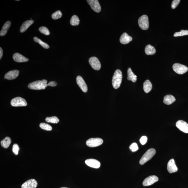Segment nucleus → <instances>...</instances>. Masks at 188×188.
Returning <instances> with one entry per match:
<instances>
[{
  "label": "nucleus",
  "mask_w": 188,
  "mask_h": 188,
  "mask_svg": "<svg viewBox=\"0 0 188 188\" xmlns=\"http://www.w3.org/2000/svg\"><path fill=\"white\" fill-rule=\"evenodd\" d=\"M156 150L154 148H152L148 150L140 160L139 163L141 165L144 164L145 163L151 159L156 154Z\"/></svg>",
  "instance_id": "obj_3"
},
{
  "label": "nucleus",
  "mask_w": 188,
  "mask_h": 188,
  "mask_svg": "<svg viewBox=\"0 0 188 188\" xmlns=\"http://www.w3.org/2000/svg\"><path fill=\"white\" fill-rule=\"evenodd\" d=\"M188 35V31L187 30H181V31L178 32H176L174 34L173 36L175 37L179 36H184Z\"/></svg>",
  "instance_id": "obj_30"
},
{
  "label": "nucleus",
  "mask_w": 188,
  "mask_h": 188,
  "mask_svg": "<svg viewBox=\"0 0 188 188\" xmlns=\"http://www.w3.org/2000/svg\"><path fill=\"white\" fill-rule=\"evenodd\" d=\"M20 148L18 145L15 144L13 145L12 147V151L14 154L17 155L18 154Z\"/></svg>",
  "instance_id": "obj_33"
},
{
  "label": "nucleus",
  "mask_w": 188,
  "mask_h": 188,
  "mask_svg": "<svg viewBox=\"0 0 188 188\" xmlns=\"http://www.w3.org/2000/svg\"><path fill=\"white\" fill-rule=\"evenodd\" d=\"M76 82L78 86L84 92H87L88 88L86 83L81 76H78L76 78Z\"/></svg>",
  "instance_id": "obj_11"
},
{
  "label": "nucleus",
  "mask_w": 188,
  "mask_h": 188,
  "mask_svg": "<svg viewBox=\"0 0 188 188\" xmlns=\"http://www.w3.org/2000/svg\"><path fill=\"white\" fill-rule=\"evenodd\" d=\"M57 85V82L54 81L50 82L48 84V86H49L53 87L56 86Z\"/></svg>",
  "instance_id": "obj_37"
},
{
  "label": "nucleus",
  "mask_w": 188,
  "mask_h": 188,
  "mask_svg": "<svg viewBox=\"0 0 188 188\" xmlns=\"http://www.w3.org/2000/svg\"><path fill=\"white\" fill-rule=\"evenodd\" d=\"M147 138L146 136H143L140 139V142L141 144L144 145L146 144L147 142Z\"/></svg>",
  "instance_id": "obj_36"
},
{
  "label": "nucleus",
  "mask_w": 188,
  "mask_h": 188,
  "mask_svg": "<svg viewBox=\"0 0 188 188\" xmlns=\"http://www.w3.org/2000/svg\"><path fill=\"white\" fill-rule=\"evenodd\" d=\"M122 79V71L119 69L116 70L113 76L112 80L113 87L115 89H117L120 87Z\"/></svg>",
  "instance_id": "obj_2"
},
{
  "label": "nucleus",
  "mask_w": 188,
  "mask_h": 188,
  "mask_svg": "<svg viewBox=\"0 0 188 188\" xmlns=\"http://www.w3.org/2000/svg\"><path fill=\"white\" fill-rule=\"evenodd\" d=\"M47 82V80H37L29 84L28 87L29 88L34 90L44 89L48 86Z\"/></svg>",
  "instance_id": "obj_1"
},
{
  "label": "nucleus",
  "mask_w": 188,
  "mask_h": 188,
  "mask_svg": "<svg viewBox=\"0 0 188 188\" xmlns=\"http://www.w3.org/2000/svg\"><path fill=\"white\" fill-rule=\"evenodd\" d=\"M62 14L60 10H58L54 13L52 15V17L54 20H57L60 18L62 17Z\"/></svg>",
  "instance_id": "obj_31"
},
{
  "label": "nucleus",
  "mask_w": 188,
  "mask_h": 188,
  "mask_svg": "<svg viewBox=\"0 0 188 188\" xmlns=\"http://www.w3.org/2000/svg\"><path fill=\"white\" fill-rule=\"evenodd\" d=\"M3 50L1 48H0V59H1L3 55Z\"/></svg>",
  "instance_id": "obj_38"
},
{
  "label": "nucleus",
  "mask_w": 188,
  "mask_h": 188,
  "mask_svg": "<svg viewBox=\"0 0 188 188\" xmlns=\"http://www.w3.org/2000/svg\"><path fill=\"white\" fill-rule=\"evenodd\" d=\"M39 126L42 129L47 131H51L52 129V128L51 125L49 124L44 123H40Z\"/></svg>",
  "instance_id": "obj_29"
},
{
  "label": "nucleus",
  "mask_w": 188,
  "mask_h": 188,
  "mask_svg": "<svg viewBox=\"0 0 188 188\" xmlns=\"http://www.w3.org/2000/svg\"><path fill=\"white\" fill-rule=\"evenodd\" d=\"M11 22L10 21H7L3 24L2 28L0 32V36H4L6 35L9 29L11 26Z\"/></svg>",
  "instance_id": "obj_20"
},
{
  "label": "nucleus",
  "mask_w": 188,
  "mask_h": 188,
  "mask_svg": "<svg viewBox=\"0 0 188 188\" xmlns=\"http://www.w3.org/2000/svg\"><path fill=\"white\" fill-rule=\"evenodd\" d=\"M19 71L17 70H14L8 71L5 75V79L8 80H11L15 79L18 76Z\"/></svg>",
  "instance_id": "obj_15"
},
{
  "label": "nucleus",
  "mask_w": 188,
  "mask_h": 188,
  "mask_svg": "<svg viewBox=\"0 0 188 188\" xmlns=\"http://www.w3.org/2000/svg\"><path fill=\"white\" fill-rule=\"evenodd\" d=\"M103 143V140L100 138H91L87 140L86 141V144L89 147H96L101 145Z\"/></svg>",
  "instance_id": "obj_5"
},
{
  "label": "nucleus",
  "mask_w": 188,
  "mask_h": 188,
  "mask_svg": "<svg viewBox=\"0 0 188 188\" xmlns=\"http://www.w3.org/2000/svg\"><path fill=\"white\" fill-rule=\"evenodd\" d=\"M13 58L15 62H26L29 61L28 58L18 53L14 54L13 56Z\"/></svg>",
  "instance_id": "obj_17"
},
{
  "label": "nucleus",
  "mask_w": 188,
  "mask_h": 188,
  "mask_svg": "<svg viewBox=\"0 0 188 188\" xmlns=\"http://www.w3.org/2000/svg\"><path fill=\"white\" fill-rule=\"evenodd\" d=\"M128 80H131L132 82H135L137 80V76L134 74L131 68H129L128 70Z\"/></svg>",
  "instance_id": "obj_23"
},
{
  "label": "nucleus",
  "mask_w": 188,
  "mask_h": 188,
  "mask_svg": "<svg viewBox=\"0 0 188 188\" xmlns=\"http://www.w3.org/2000/svg\"><path fill=\"white\" fill-rule=\"evenodd\" d=\"M34 40L35 42L38 43L39 44L41 45L44 49H48L50 48L49 46L47 43L43 42L40 39L36 37H35L34 38Z\"/></svg>",
  "instance_id": "obj_27"
},
{
  "label": "nucleus",
  "mask_w": 188,
  "mask_h": 188,
  "mask_svg": "<svg viewBox=\"0 0 188 188\" xmlns=\"http://www.w3.org/2000/svg\"><path fill=\"white\" fill-rule=\"evenodd\" d=\"M87 1L94 12L99 13L101 11V6L98 0H87Z\"/></svg>",
  "instance_id": "obj_9"
},
{
  "label": "nucleus",
  "mask_w": 188,
  "mask_h": 188,
  "mask_svg": "<svg viewBox=\"0 0 188 188\" xmlns=\"http://www.w3.org/2000/svg\"><path fill=\"white\" fill-rule=\"evenodd\" d=\"M176 126L181 131L185 133H188V124L186 122L179 120L176 122Z\"/></svg>",
  "instance_id": "obj_12"
},
{
  "label": "nucleus",
  "mask_w": 188,
  "mask_h": 188,
  "mask_svg": "<svg viewBox=\"0 0 188 188\" xmlns=\"http://www.w3.org/2000/svg\"><path fill=\"white\" fill-rule=\"evenodd\" d=\"M175 101V98L171 95H167L164 98V103L166 105H171Z\"/></svg>",
  "instance_id": "obj_21"
},
{
  "label": "nucleus",
  "mask_w": 188,
  "mask_h": 188,
  "mask_svg": "<svg viewBox=\"0 0 188 188\" xmlns=\"http://www.w3.org/2000/svg\"><path fill=\"white\" fill-rule=\"evenodd\" d=\"M167 169L169 173H171L176 172L178 171V168L175 164V160L173 159H171L168 162Z\"/></svg>",
  "instance_id": "obj_14"
},
{
  "label": "nucleus",
  "mask_w": 188,
  "mask_h": 188,
  "mask_svg": "<svg viewBox=\"0 0 188 188\" xmlns=\"http://www.w3.org/2000/svg\"><path fill=\"white\" fill-rule=\"evenodd\" d=\"M60 188H69L66 187H61Z\"/></svg>",
  "instance_id": "obj_39"
},
{
  "label": "nucleus",
  "mask_w": 188,
  "mask_h": 188,
  "mask_svg": "<svg viewBox=\"0 0 188 188\" xmlns=\"http://www.w3.org/2000/svg\"><path fill=\"white\" fill-rule=\"evenodd\" d=\"M10 104L13 107L26 106L27 105L26 100L20 97H15L13 99Z\"/></svg>",
  "instance_id": "obj_6"
},
{
  "label": "nucleus",
  "mask_w": 188,
  "mask_h": 188,
  "mask_svg": "<svg viewBox=\"0 0 188 188\" xmlns=\"http://www.w3.org/2000/svg\"><path fill=\"white\" fill-rule=\"evenodd\" d=\"M38 183L35 179H30L27 181L21 186L22 188H36L37 187Z\"/></svg>",
  "instance_id": "obj_13"
},
{
  "label": "nucleus",
  "mask_w": 188,
  "mask_h": 188,
  "mask_svg": "<svg viewBox=\"0 0 188 188\" xmlns=\"http://www.w3.org/2000/svg\"><path fill=\"white\" fill-rule=\"evenodd\" d=\"M80 20L78 17L76 15H74L71 17L70 20V24L71 26H78L79 24Z\"/></svg>",
  "instance_id": "obj_26"
},
{
  "label": "nucleus",
  "mask_w": 188,
  "mask_h": 188,
  "mask_svg": "<svg viewBox=\"0 0 188 188\" xmlns=\"http://www.w3.org/2000/svg\"><path fill=\"white\" fill-rule=\"evenodd\" d=\"M34 22V21L33 20H27L25 21L21 27L20 29L21 33H24L29 27L33 24Z\"/></svg>",
  "instance_id": "obj_19"
},
{
  "label": "nucleus",
  "mask_w": 188,
  "mask_h": 188,
  "mask_svg": "<svg viewBox=\"0 0 188 188\" xmlns=\"http://www.w3.org/2000/svg\"><path fill=\"white\" fill-rule=\"evenodd\" d=\"M138 24L140 27L143 30H147L149 28V21L147 15H144L139 17Z\"/></svg>",
  "instance_id": "obj_4"
},
{
  "label": "nucleus",
  "mask_w": 188,
  "mask_h": 188,
  "mask_svg": "<svg viewBox=\"0 0 188 188\" xmlns=\"http://www.w3.org/2000/svg\"><path fill=\"white\" fill-rule=\"evenodd\" d=\"M39 30L41 33H42L45 35H49L50 34L49 30L45 27H41L39 28Z\"/></svg>",
  "instance_id": "obj_32"
},
{
  "label": "nucleus",
  "mask_w": 188,
  "mask_h": 188,
  "mask_svg": "<svg viewBox=\"0 0 188 188\" xmlns=\"http://www.w3.org/2000/svg\"><path fill=\"white\" fill-rule=\"evenodd\" d=\"M89 63L93 69L96 71H99L101 68V63L96 57H91L89 59Z\"/></svg>",
  "instance_id": "obj_8"
},
{
  "label": "nucleus",
  "mask_w": 188,
  "mask_h": 188,
  "mask_svg": "<svg viewBox=\"0 0 188 188\" xmlns=\"http://www.w3.org/2000/svg\"><path fill=\"white\" fill-rule=\"evenodd\" d=\"M85 163L87 166L96 169L99 168L100 166V163L96 159H87L85 160Z\"/></svg>",
  "instance_id": "obj_16"
},
{
  "label": "nucleus",
  "mask_w": 188,
  "mask_h": 188,
  "mask_svg": "<svg viewBox=\"0 0 188 188\" xmlns=\"http://www.w3.org/2000/svg\"><path fill=\"white\" fill-rule=\"evenodd\" d=\"M45 121L47 122L57 124L59 121V120L56 116H53L52 117H46L45 119Z\"/></svg>",
  "instance_id": "obj_28"
},
{
  "label": "nucleus",
  "mask_w": 188,
  "mask_h": 188,
  "mask_svg": "<svg viewBox=\"0 0 188 188\" xmlns=\"http://www.w3.org/2000/svg\"><path fill=\"white\" fill-rule=\"evenodd\" d=\"M152 88V84L149 80H146L144 82L143 85V89L144 92L146 93H148L151 90Z\"/></svg>",
  "instance_id": "obj_24"
},
{
  "label": "nucleus",
  "mask_w": 188,
  "mask_h": 188,
  "mask_svg": "<svg viewBox=\"0 0 188 188\" xmlns=\"http://www.w3.org/2000/svg\"><path fill=\"white\" fill-rule=\"evenodd\" d=\"M173 71L179 74H185L188 71V68L187 66L180 64L176 63L173 64Z\"/></svg>",
  "instance_id": "obj_7"
},
{
  "label": "nucleus",
  "mask_w": 188,
  "mask_h": 188,
  "mask_svg": "<svg viewBox=\"0 0 188 188\" xmlns=\"http://www.w3.org/2000/svg\"><path fill=\"white\" fill-rule=\"evenodd\" d=\"M130 149L132 152H135L138 150L139 148L136 143H132L129 147Z\"/></svg>",
  "instance_id": "obj_34"
},
{
  "label": "nucleus",
  "mask_w": 188,
  "mask_h": 188,
  "mask_svg": "<svg viewBox=\"0 0 188 188\" xmlns=\"http://www.w3.org/2000/svg\"><path fill=\"white\" fill-rule=\"evenodd\" d=\"M11 143V140L8 137H5L1 142V146L5 148H8Z\"/></svg>",
  "instance_id": "obj_25"
},
{
  "label": "nucleus",
  "mask_w": 188,
  "mask_h": 188,
  "mask_svg": "<svg viewBox=\"0 0 188 188\" xmlns=\"http://www.w3.org/2000/svg\"><path fill=\"white\" fill-rule=\"evenodd\" d=\"M159 180L158 177L155 175H150L144 180L143 184V186L146 187L152 185Z\"/></svg>",
  "instance_id": "obj_10"
},
{
  "label": "nucleus",
  "mask_w": 188,
  "mask_h": 188,
  "mask_svg": "<svg viewBox=\"0 0 188 188\" xmlns=\"http://www.w3.org/2000/svg\"><path fill=\"white\" fill-rule=\"evenodd\" d=\"M132 40V37L129 36L127 33H123L120 38V42L123 44H126L131 41Z\"/></svg>",
  "instance_id": "obj_18"
},
{
  "label": "nucleus",
  "mask_w": 188,
  "mask_h": 188,
  "mask_svg": "<svg viewBox=\"0 0 188 188\" xmlns=\"http://www.w3.org/2000/svg\"><path fill=\"white\" fill-rule=\"evenodd\" d=\"M145 52L147 55H152L155 54L156 52V50L153 46L149 44L146 46L145 48Z\"/></svg>",
  "instance_id": "obj_22"
},
{
  "label": "nucleus",
  "mask_w": 188,
  "mask_h": 188,
  "mask_svg": "<svg viewBox=\"0 0 188 188\" xmlns=\"http://www.w3.org/2000/svg\"><path fill=\"white\" fill-rule=\"evenodd\" d=\"M180 1V0H174L172 1L171 4V8L173 9H174L176 7L178 6L179 3Z\"/></svg>",
  "instance_id": "obj_35"
}]
</instances>
